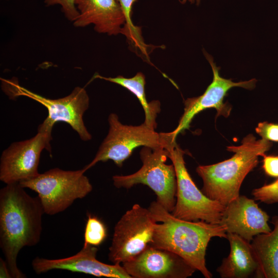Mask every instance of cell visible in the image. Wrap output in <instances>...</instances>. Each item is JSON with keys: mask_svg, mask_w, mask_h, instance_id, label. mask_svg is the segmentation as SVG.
Returning a JSON list of instances; mask_svg holds the SVG:
<instances>
[{"mask_svg": "<svg viewBox=\"0 0 278 278\" xmlns=\"http://www.w3.org/2000/svg\"><path fill=\"white\" fill-rule=\"evenodd\" d=\"M3 89L10 97L25 96L44 106L48 115L45 118L53 125L63 121L70 126L83 141H88L92 135L86 129L83 116L90 105L89 96L84 88L77 86L68 95L50 99L35 93L21 86L14 79H1Z\"/></svg>", "mask_w": 278, "mask_h": 278, "instance_id": "obj_9", "label": "cell"}, {"mask_svg": "<svg viewBox=\"0 0 278 278\" xmlns=\"http://www.w3.org/2000/svg\"><path fill=\"white\" fill-rule=\"evenodd\" d=\"M140 158L143 163L141 168L131 175L113 176L114 185L126 189L138 184L147 185L157 195V201L171 213L176 201L177 179L173 165L166 164L167 150L143 147Z\"/></svg>", "mask_w": 278, "mask_h": 278, "instance_id": "obj_7", "label": "cell"}, {"mask_svg": "<svg viewBox=\"0 0 278 278\" xmlns=\"http://www.w3.org/2000/svg\"><path fill=\"white\" fill-rule=\"evenodd\" d=\"M84 172L83 169L65 170L54 168L19 184L37 193L45 214L54 215L92 192V185Z\"/></svg>", "mask_w": 278, "mask_h": 278, "instance_id": "obj_5", "label": "cell"}, {"mask_svg": "<svg viewBox=\"0 0 278 278\" xmlns=\"http://www.w3.org/2000/svg\"><path fill=\"white\" fill-rule=\"evenodd\" d=\"M156 222L148 208L134 204L114 227L109 260L121 264L141 253L152 241Z\"/></svg>", "mask_w": 278, "mask_h": 278, "instance_id": "obj_10", "label": "cell"}, {"mask_svg": "<svg viewBox=\"0 0 278 278\" xmlns=\"http://www.w3.org/2000/svg\"><path fill=\"white\" fill-rule=\"evenodd\" d=\"M24 189L15 183L0 190V248L13 278L26 277L17 257L22 248L39 242L45 214L38 196H31Z\"/></svg>", "mask_w": 278, "mask_h": 278, "instance_id": "obj_1", "label": "cell"}, {"mask_svg": "<svg viewBox=\"0 0 278 278\" xmlns=\"http://www.w3.org/2000/svg\"><path fill=\"white\" fill-rule=\"evenodd\" d=\"M272 146L270 141L256 140L252 134L246 136L239 146L227 150L234 153L222 162L200 165L196 172L203 185L202 192L208 198L226 206L239 196L241 185L248 173L257 164L259 156H264Z\"/></svg>", "mask_w": 278, "mask_h": 278, "instance_id": "obj_3", "label": "cell"}, {"mask_svg": "<svg viewBox=\"0 0 278 278\" xmlns=\"http://www.w3.org/2000/svg\"><path fill=\"white\" fill-rule=\"evenodd\" d=\"M46 6L59 5L65 18L74 22L78 18L79 13L75 6V0H44Z\"/></svg>", "mask_w": 278, "mask_h": 278, "instance_id": "obj_22", "label": "cell"}, {"mask_svg": "<svg viewBox=\"0 0 278 278\" xmlns=\"http://www.w3.org/2000/svg\"><path fill=\"white\" fill-rule=\"evenodd\" d=\"M120 5L125 16L126 23L123 28V34L127 39L138 48L141 51H145L146 45L141 36V29L135 26L131 19L132 10L133 4L136 0H116Z\"/></svg>", "mask_w": 278, "mask_h": 278, "instance_id": "obj_19", "label": "cell"}, {"mask_svg": "<svg viewBox=\"0 0 278 278\" xmlns=\"http://www.w3.org/2000/svg\"><path fill=\"white\" fill-rule=\"evenodd\" d=\"M164 148L174 166L177 179L176 201L171 214L185 220L219 224L225 206L208 198L198 189L186 169L184 151L170 134Z\"/></svg>", "mask_w": 278, "mask_h": 278, "instance_id": "obj_4", "label": "cell"}, {"mask_svg": "<svg viewBox=\"0 0 278 278\" xmlns=\"http://www.w3.org/2000/svg\"><path fill=\"white\" fill-rule=\"evenodd\" d=\"M108 133L100 145L94 158L82 169L85 172L99 162L113 161L121 167L133 150L138 147L153 149L164 148L167 132L158 133L144 123L139 126L122 124L118 115L111 113L108 117Z\"/></svg>", "mask_w": 278, "mask_h": 278, "instance_id": "obj_6", "label": "cell"}, {"mask_svg": "<svg viewBox=\"0 0 278 278\" xmlns=\"http://www.w3.org/2000/svg\"><path fill=\"white\" fill-rule=\"evenodd\" d=\"M255 131L262 138L278 142V124L267 121L261 122L258 123Z\"/></svg>", "mask_w": 278, "mask_h": 278, "instance_id": "obj_23", "label": "cell"}, {"mask_svg": "<svg viewBox=\"0 0 278 278\" xmlns=\"http://www.w3.org/2000/svg\"><path fill=\"white\" fill-rule=\"evenodd\" d=\"M98 250L96 246L83 244L74 255L51 259L37 257L32 261L31 266L37 274L63 270L97 277L131 278L120 264H107L99 261L96 258Z\"/></svg>", "mask_w": 278, "mask_h": 278, "instance_id": "obj_13", "label": "cell"}, {"mask_svg": "<svg viewBox=\"0 0 278 278\" xmlns=\"http://www.w3.org/2000/svg\"><path fill=\"white\" fill-rule=\"evenodd\" d=\"M230 253L224 258L217 272L222 278L262 277L260 264L249 242L234 233H227Z\"/></svg>", "mask_w": 278, "mask_h": 278, "instance_id": "obj_16", "label": "cell"}, {"mask_svg": "<svg viewBox=\"0 0 278 278\" xmlns=\"http://www.w3.org/2000/svg\"><path fill=\"white\" fill-rule=\"evenodd\" d=\"M205 58L210 63L213 73V79L205 92L201 95L187 98L184 101V113L181 117L177 128L170 133L176 140L177 135L189 128L194 117L199 113L208 108H215L217 115L227 117L230 112V107L223 102V99L229 90L234 87H241L251 90L255 88L256 80L234 82L231 79L221 77L213 58L204 51Z\"/></svg>", "mask_w": 278, "mask_h": 278, "instance_id": "obj_11", "label": "cell"}, {"mask_svg": "<svg viewBox=\"0 0 278 278\" xmlns=\"http://www.w3.org/2000/svg\"><path fill=\"white\" fill-rule=\"evenodd\" d=\"M263 168L269 176L278 178V156H263Z\"/></svg>", "mask_w": 278, "mask_h": 278, "instance_id": "obj_24", "label": "cell"}, {"mask_svg": "<svg viewBox=\"0 0 278 278\" xmlns=\"http://www.w3.org/2000/svg\"><path fill=\"white\" fill-rule=\"evenodd\" d=\"M100 79L118 84L129 91L138 100L145 113L144 123L154 129L157 128L156 118L160 111V103L158 100L148 102L145 92V77L141 72L137 73L131 78H125L123 76L115 77H106L96 74L92 79Z\"/></svg>", "mask_w": 278, "mask_h": 278, "instance_id": "obj_18", "label": "cell"}, {"mask_svg": "<svg viewBox=\"0 0 278 278\" xmlns=\"http://www.w3.org/2000/svg\"><path fill=\"white\" fill-rule=\"evenodd\" d=\"M252 194L255 200L267 204L278 203V179L270 184L253 189Z\"/></svg>", "mask_w": 278, "mask_h": 278, "instance_id": "obj_21", "label": "cell"}, {"mask_svg": "<svg viewBox=\"0 0 278 278\" xmlns=\"http://www.w3.org/2000/svg\"><path fill=\"white\" fill-rule=\"evenodd\" d=\"M107 230L104 223L98 218L88 215L84 234V244L98 246L106 239Z\"/></svg>", "mask_w": 278, "mask_h": 278, "instance_id": "obj_20", "label": "cell"}, {"mask_svg": "<svg viewBox=\"0 0 278 278\" xmlns=\"http://www.w3.org/2000/svg\"><path fill=\"white\" fill-rule=\"evenodd\" d=\"M122 265L131 278H186L196 270L176 253L150 245Z\"/></svg>", "mask_w": 278, "mask_h": 278, "instance_id": "obj_12", "label": "cell"}, {"mask_svg": "<svg viewBox=\"0 0 278 278\" xmlns=\"http://www.w3.org/2000/svg\"><path fill=\"white\" fill-rule=\"evenodd\" d=\"M179 1L183 3V4H184L186 2L188 1L189 2L191 3H196L197 4H199L201 1V0H179Z\"/></svg>", "mask_w": 278, "mask_h": 278, "instance_id": "obj_26", "label": "cell"}, {"mask_svg": "<svg viewBox=\"0 0 278 278\" xmlns=\"http://www.w3.org/2000/svg\"><path fill=\"white\" fill-rule=\"evenodd\" d=\"M271 222L273 230L255 236L251 241L263 278H278V216L273 217Z\"/></svg>", "mask_w": 278, "mask_h": 278, "instance_id": "obj_17", "label": "cell"}, {"mask_svg": "<svg viewBox=\"0 0 278 278\" xmlns=\"http://www.w3.org/2000/svg\"><path fill=\"white\" fill-rule=\"evenodd\" d=\"M148 209L157 222L149 245L176 253L205 278H211L212 274L206 266V248L212 237L227 238L225 227L202 220L178 218L157 201L152 202Z\"/></svg>", "mask_w": 278, "mask_h": 278, "instance_id": "obj_2", "label": "cell"}, {"mask_svg": "<svg viewBox=\"0 0 278 278\" xmlns=\"http://www.w3.org/2000/svg\"><path fill=\"white\" fill-rule=\"evenodd\" d=\"M54 125L45 119L37 133L28 140L12 143L4 150L0 159V180L6 184L20 183L37 177L41 153L51 152Z\"/></svg>", "mask_w": 278, "mask_h": 278, "instance_id": "obj_8", "label": "cell"}, {"mask_svg": "<svg viewBox=\"0 0 278 278\" xmlns=\"http://www.w3.org/2000/svg\"><path fill=\"white\" fill-rule=\"evenodd\" d=\"M269 219L254 199L239 196L225 206L219 224L225 227L227 233L237 234L251 242L255 236L271 231Z\"/></svg>", "mask_w": 278, "mask_h": 278, "instance_id": "obj_14", "label": "cell"}, {"mask_svg": "<svg viewBox=\"0 0 278 278\" xmlns=\"http://www.w3.org/2000/svg\"><path fill=\"white\" fill-rule=\"evenodd\" d=\"M0 277H12L5 259H0Z\"/></svg>", "mask_w": 278, "mask_h": 278, "instance_id": "obj_25", "label": "cell"}, {"mask_svg": "<svg viewBox=\"0 0 278 278\" xmlns=\"http://www.w3.org/2000/svg\"><path fill=\"white\" fill-rule=\"evenodd\" d=\"M75 4L79 13L73 22L75 27L93 24L95 30L100 33H123L126 19L116 0H75Z\"/></svg>", "mask_w": 278, "mask_h": 278, "instance_id": "obj_15", "label": "cell"}]
</instances>
